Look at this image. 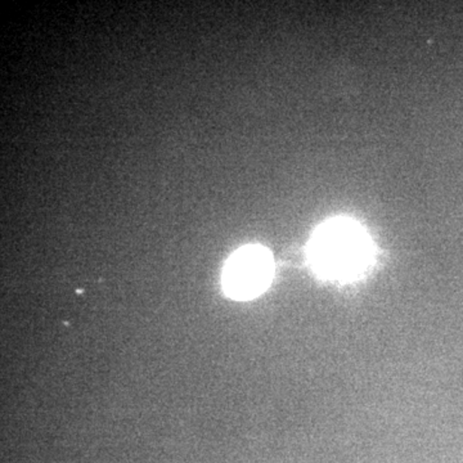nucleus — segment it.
<instances>
[{
  "label": "nucleus",
  "mask_w": 463,
  "mask_h": 463,
  "mask_svg": "<svg viewBox=\"0 0 463 463\" xmlns=\"http://www.w3.org/2000/svg\"><path fill=\"white\" fill-rule=\"evenodd\" d=\"M309 258L317 272L328 279H347L370 263L371 243L365 232L350 221L328 222L313 234Z\"/></svg>",
  "instance_id": "f257e3e1"
},
{
  "label": "nucleus",
  "mask_w": 463,
  "mask_h": 463,
  "mask_svg": "<svg viewBox=\"0 0 463 463\" xmlns=\"http://www.w3.org/2000/svg\"><path fill=\"white\" fill-rule=\"evenodd\" d=\"M273 258L260 245H248L234 252L223 269V289L234 300H250L263 294L272 282Z\"/></svg>",
  "instance_id": "f03ea898"
}]
</instances>
